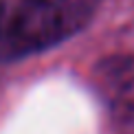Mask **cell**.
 Segmentation results:
<instances>
[{"label":"cell","instance_id":"6da1fadb","mask_svg":"<svg viewBox=\"0 0 134 134\" xmlns=\"http://www.w3.org/2000/svg\"><path fill=\"white\" fill-rule=\"evenodd\" d=\"M101 0H0V59H22L79 33Z\"/></svg>","mask_w":134,"mask_h":134},{"label":"cell","instance_id":"7a4b0ae2","mask_svg":"<svg viewBox=\"0 0 134 134\" xmlns=\"http://www.w3.org/2000/svg\"><path fill=\"white\" fill-rule=\"evenodd\" d=\"M94 86L121 130H134V55H114L94 70Z\"/></svg>","mask_w":134,"mask_h":134}]
</instances>
